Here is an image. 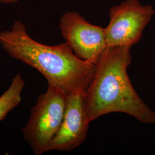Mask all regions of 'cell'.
Returning <instances> with one entry per match:
<instances>
[{
    "instance_id": "cell-1",
    "label": "cell",
    "mask_w": 155,
    "mask_h": 155,
    "mask_svg": "<svg viewBox=\"0 0 155 155\" xmlns=\"http://www.w3.org/2000/svg\"><path fill=\"white\" fill-rule=\"evenodd\" d=\"M129 46H106L95 63L93 82L83 101L89 123L113 112H121L139 121L153 124L155 113L140 97L127 75L132 56Z\"/></svg>"
},
{
    "instance_id": "cell-2",
    "label": "cell",
    "mask_w": 155,
    "mask_h": 155,
    "mask_svg": "<svg viewBox=\"0 0 155 155\" xmlns=\"http://www.w3.org/2000/svg\"><path fill=\"white\" fill-rule=\"evenodd\" d=\"M0 45L11 58L33 67L48 84L67 94L78 90L86 91L93 81L95 64L79 58L66 42L51 46L35 40L20 21L0 32Z\"/></svg>"
},
{
    "instance_id": "cell-3",
    "label": "cell",
    "mask_w": 155,
    "mask_h": 155,
    "mask_svg": "<svg viewBox=\"0 0 155 155\" xmlns=\"http://www.w3.org/2000/svg\"><path fill=\"white\" fill-rule=\"evenodd\" d=\"M67 96L59 87L48 84L47 91L39 95L31 108L29 118L22 132L23 139L35 155L47 152L58 132L64 115Z\"/></svg>"
},
{
    "instance_id": "cell-4",
    "label": "cell",
    "mask_w": 155,
    "mask_h": 155,
    "mask_svg": "<svg viewBox=\"0 0 155 155\" xmlns=\"http://www.w3.org/2000/svg\"><path fill=\"white\" fill-rule=\"evenodd\" d=\"M155 11L152 6L143 5L139 0H127L110 10V21L105 28L107 46L136 44Z\"/></svg>"
},
{
    "instance_id": "cell-5",
    "label": "cell",
    "mask_w": 155,
    "mask_h": 155,
    "mask_svg": "<svg viewBox=\"0 0 155 155\" xmlns=\"http://www.w3.org/2000/svg\"><path fill=\"white\" fill-rule=\"evenodd\" d=\"M59 28L75 55L95 64L107 46L105 28L89 23L74 12H67L61 16Z\"/></svg>"
},
{
    "instance_id": "cell-6",
    "label": "cell",
    "mask_w": 155,
    "mask_h": 155,
    "mask_svg": "<svg viewBox=\"0 0 155 155\" xmlns=\"http://www.w3.org/2000/svg\"><path fill=\"white\" fill-rule=\"evenodd\" d=\"M86 91L78 90L67 96L63 120L58 132L48 146L47 152H70L83 143L87 137L89 123L86 118L83 101Z\"/></svg>"
},
{
    "instance_id": "cell-7",
    "label": "cell",
    "mask_w": 155,
    "mask_h": 155,
    "mask_svg": "<svg viewBox=\"0 0 155 155\" xmlns=\"http://www.w3.org/2000/svg\"><path fill=\"white\" fill-rule=\"evenodd\" d=\"M25 81L20 74L13 78L9 87L0 96V121L21 102V93Z\"/></svg>"
},
{
    "instance_id": "cell-8",
    "label": "cell",
    "mask_w": 155,
    "mask_h": 155,
    "mask_svg": "<svg viewBox=\"0 0 155 155\" xmlns=\"http://www.w3.org/2000/svg\"><path fill=\"white\" fill-rule=\"evenodd\" d=\"M19 0H0V2L4 4H12L16 3Z\"/></svg>"
}]
</instances>
